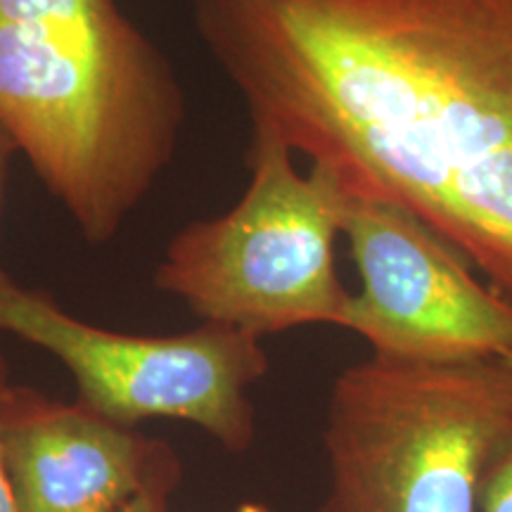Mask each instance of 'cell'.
I'll return each instance as SVG.
<instances>
[{
	"instance_id": "obj_3",
	"label": "cell",
	"mask_w": 512,
	"mask_h": 512,
	"mask_svg": "<svg viewBox=\"0 0 512 512\" xmlns=\"http://www.w3.org/2000/svg\"><path fill=\"white\" fill-rule=\"evenodd\" d=\"M512 434L503 358L425 363L373 354L332 384L330 484L318 512H482Z\"/></svg>"
},
{
	"instance_id": "obj_4",
	"label": "cell",
	"mask_w": 512,
	"mask_h": 512,
	"mask_svg": "<svg viewBox=\"0 0 512 512\" xmlns=\"http://www.w3.org/2000/svg\"><path fill=\"white\" fill-rule=\"evenodd\" d=\"M249 166L242 200L219 219L181 230L155 285L204 323L256 337L320 323L342 328L349 292L337 278L335 240L347 195L320 166L297 174L292 147L261 124Z\"/></svg>"
},
{
	"instance_id": "obj_7",
	"label": "cell",
	"mask_w": 512,
	"mask_h": 512,
	"mask_svg": "<svg viewBox=\"0 0 512 512\" xmlns=\"http://www.w3.org/2000/svg\"><path fill=\"white\" fill-rule=\"evenodd\" d=\"M0 456L19 512H117L178 467L147 441L79 401L0 382Z\"/></svg>"
},
{
	"instance_id": "obj_12",
	"label": "cell",
	"mask_w": 512,
	"mask_h": 512,
	"mask_svg": "<svg viewBox=\"0 0 512 512\" xmlns=\"http://www.w3.org/2000/svg\"><path fill=\"white\" fill-rule=\"evenodd\" d=\"M235 512H271V510H268L266 505H261V503H245V505H240V508Z\"/></svg>"
},
{
	"instance_id": "obj_10",
	"label": "cell",
	"mask_w": 512,
	"mask_h": 512,
	"mask_svg": "<svg viewBox=\"0 0 512 512\" xmlns=\"http://www.w3.org/2000/svg\"><path fill=\"white\" fill-rule=\"evenodd\" d=\"M19 150L15 138L10 136L8 128L0 124V204H3V192H5V178H8V164L10 157Z\"/></svg>"
},
{
	"instance_id": "obj_1",
	"label": "cell",
	"mask_w": 512,
	"mask_h": 512,
	"mask_svg": "<svg viewBox=\"0 0 512 512\" xmlns=\"http://www.w3.org/2000/svg\"><path fill=\"white\" fill-rule=\"evenodd\" d=\"M195 24L252 124L512 302V0H195Z\"/></svg>"
},
{
	"instance_id": "obj_9",
	"label": "cell",
	"mask_w": 512,
	"mask_h": 512,
	"mask_svg": "<svg viewBox=\"0 0 512 512\" xmlns=\"http://www.w3.org/2000/svg\"><path fill=\"white\" fill-rule=\"evenodd\" d=\"M178 479V470L169 472V475L157 477L150 486H145L140 494H136L131 501L121 505L117 512H166V498L174 482Z\"/></svg>"
},
{
	"instance_id": "obj_11",
	"label": "cell",
	"mask_w": 512,
	"mask_h": 512,
	"mask_svg": "<svg viewBox=\"0 0 512 512\" xmlns=\"http://www.w3.org/2000/svg\"><path fill=\"white\" fill-rule=\"evenodd\" d=\"M0 382H3V375H0ZM0 512H19L15 494H12L8 472H5L3 456H0Z\"/></svg>"
},
{
	"instance_id": "obj_8",
	"label": "cell",
	"mask_w": 512,
	"mask_h": 512,
	"mask_svg": "<svg viewBox=\"0 0 512 512\" xmlns=\"http://www.w3.org/2000/svg\"><path fill=\"white\" fill-rule=\"evenodd\" d=\"M482 512H512V434L486 477Z\"/></svg>"
},
{
	"instance_id": "obj_6",
	"label": "cell",
	"mask_w": 512,
	"mask_h": 512,
	"mask_svg": "<svg viewBox=\"0 0 512 512\" xmlns=\"http://www.w3.org/2000/svg\"><path fill=\"white\" fill-rule=\"evenodd\" d=\"M342 235L361 275L342 328L368 339L373 354L425 363L510 354L512 302L411 211L347 195Z\"/></svg>"
},
{
	"instance_id": "obj_2",
	"label": "cell",
	"mask_w": 512,
	"mask_h": 512,
	"mask_svg": "<svg viewBox=\"0 0 512 512\" xmlns=\"http://www.w3.org/2000/svg\"><path fill=\"white\" fill-rule=\"evenodd\" d=\"M183 88L117 0H0V124L91 242L174 157Z\"/></svg>"
},
{
	"instance_id": "obj_13",
	"label": "cell",
	"mask_w": 512,
	"mask_h": 512,
	"mask_svg": "<svg viewBox=\"0 0 512 512\" xmlns=\"http://www.w3.org/2000/svg\"><path fill=\"white\" fill-rule=\"evenodd\" d=\"M503 363H505V366H508V370H510V373H512V351H510V354H508V356H505V358H503Z\"/></svg>"
},
{
	"instance_id": "obj_5",
	"label": "cell",
	"mask_w": 512,
	"mask_h": 512,
	"mask_svg": "<svg viewBox=\"0 0 512 512\" xmlns=\"http://www.w3.org/2000/svg\"><path fill=\"white\" fill-rule=\"evenodd\" d=\"M0 332L60 358L81 401L114 422L185 420L230 451L254 437L249 387L268 358L256 335L204 323L174 337H140L95 328L0 268Z\"/></svg>"
}]
</instances>
